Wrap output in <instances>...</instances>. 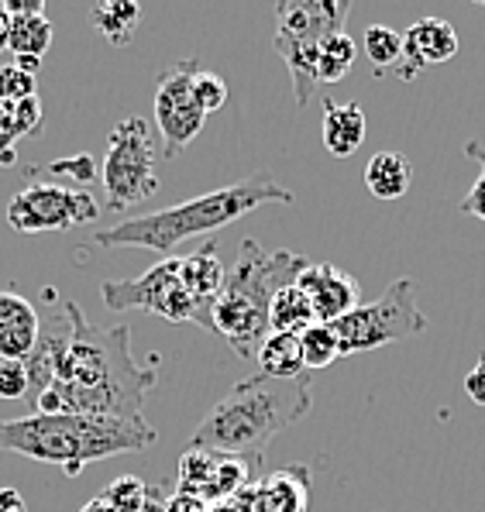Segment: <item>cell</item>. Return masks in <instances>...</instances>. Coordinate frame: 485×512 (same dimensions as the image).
Here are the masks:
<instances>
[{
    "label": "cell",
    "mask_w": 485,
    "mask_h": 512,
    "mask_svg": "<svg viewBox=\"0 0 485 512\" xmlns=\"http://www.w3.org/2000/svg\"><path fill=\"white\" fill-rule=\"evenodd\" d=\"M100 499L114 512H138L148 499V482H142L138 475H121L100 492Z\"/></svg>",
    "instance_id": "obj_28"
},
{
    "label": "cell",
    "mask_w": 485,
    "mask_h": 512,
    "mask_svg": "<svg viewBox=\"0 0 485 512\" xmlns=\"http://www.w3.org/2000/svg\"><path fill=\"white\" fill-rule=\"evenodd\" d=\"M14 141H18V135H14L11 124H7V107H0V155L11 152Z\"/></svg>",
    "instance_id": "obj_40"
},
{
    "label": "cell",
    "mask_w": 485,
    "mask_h": 512,
    "mask_svg": "<svg viewBox=\"0 0 485 512\" xmlns=\"http://www.w3.org/2000/svg\"><path fill=\"white\" fill-rule=\"evenodd\" d=\"M314 324H317V313H314V306H310V299L303 296V289L296 286V282L286 289H279L269 306V330L300 337L303 330H310Z\"/></svg>",
    "instance_id": "obj_21"
},
{
    "label": "cell",
    "mask_w": 485,
    "mask_h": 512,
    "mask_svg": "<svg viewBox=\"0 0 485 512\" xmlns=\"http://www.w3.org/2000/svg\"><path fill=\"white\" fill-rule=\"evenodd\" d=\"M314 409L310 375L269 378L252 375L234 382L214 403L200 427L193 430V444L203 451L238 454V458H262L265 447L286 433L293 423Z\"/></svg>",
    "instance_id": "obj_2"
},
{
    "label": "cell",
    "mask_w": 485,
    "mask_h": 512,
    "mask_svg": "<svg viewBox=\"0 0 485 512\" xmlns=\"http://www.w3.org/2000/svg\"><path fill=\"white\" fill-rule=\"evenodd\" d=\"M465 392L475 406H485V358L465 375Z\"/></svg>",
    "instance_id": "obj_36"
},
{
    "label": "cell",
    "mask_w": 485,
    "mask_h": 512,
    "mask_svg": "<svg viewBox=\"0 0 485 512\" xmlns=\"http://www.w3.org/2000/svg\"><path fill=\"white\" fill-rule=\"evenodd\" d=\"M255 361H258V375H269V378L307 375L303 351H300V337L296 334H276V330H269V337L262 341Z\"/></svg>",
    "instance_id": "obj_20"
},
{
    "label": "cell",
    "mask_w": 485,
    "mask_h": 512,
    "mask_svg": "<svg viewBox=\"0 0 485 512\" xmlns=\"http://www.w3.org/2000/svg\"><path fill=\"white\" fill-rule=\"evenodd\" d=\"M100 207L86 189H69L59 183H31L7 203V224L18 234L69 231V227L93 224Z\"/></svg>",
    "instance_id": "obj_9"
},
{
    "label": "cell",
    "mask_w": 485,
    "mask_h": 512,
    "mask_svg": "<svg viewBox=\"0 0 485 512\" xmlns=\"http://www.w3.org/2000/svg\"><path fill=\"white\" fill-rule=\"evenodd\" d=\"M365 141V110L358 104H324V148L334 159H348Z\"/></svg>",
    "instance_id": "obj_18"
},
{
    "label": "cell",
    "mask_w": 485,
    "mask_h": 512,
    "mask_svg": "<svg viewBox=\"0 0 485 512\" xmlns=\"http://www.w3.org/2000/svg\"><path fill=\"white\" fill-rule=\"evenodd\" d=\"M296 286L314 306L317 324H334V320L348 317L351 310L362 306V286L355 282V275H348L331 262H310L300 272Z\"/></svg>",
    "instance_id": "obj_13"
},
{
    "label": "cell",
    "mask_w": 485,
    "mask_h": 512,
    "mask_svg": "<svg viewBox=\"0 0 485 512\" xmlns=\"http://www.w3.org/2000/svg\"><path fill=\"white\" fill-rule=\"evenodd\" d=\"M166 488L162 485H148V499H145V506L138 509V512H166Z\"/></svg>",
    "instance_id": "obj_39"
},
{
    "label": "cell",
    "mask_w": 485,
    "mask_h": 512,
    "mask_svg": "<svg viewBox=\"0 0 485 512\" xmlns=\"http://www.w3.org/2000/svg\"><path fill=\"white\" fill-rule=\"evenodd\" d=\"M365 55L375 69H396L403 55V35L386 25H372L365 31Z\"/></svg>",
    "instance_id": "obj_27"
},
{
    "label": "cell",
    "mask_w": 485,
    "mask_h": 512,
    "mask_svg": "<svg viewBox=\"0 0 485 512\" xmlns=\"http://www.w3.org/2000/svg\"><path fill=\"white\" fill-rule=\"evenodd\" d=\"M38 341V310L25 296L0 289V358L25 361Z\"/></svg>",
    "instance_id": "obj_17"
},
{
    "label": "cell",
    "mask_w": 485,
    "mask_h": 512,
    "mask_svg": "<svg viewBox=\"0 0 485 512\" xmlns=\"http://www.w3.org/2000/svg\"><path fill=\"white\" fill-rule=\"evenodd\" d=\"M403 35L417 45V52L424 55L427 66H434V62H448L458 55V31L441 18H420L417 25H410Z\"/></svg>",
    "instance_id": "obj_22"
},
{
    "label": "cell",
    "mask_w": 485,
    "mask_h": 512,
    "mask_svg": "<svg viewBox=\"0 0 485 512\" xmlns=\"http://www.w3.org/2000/svg\"><path fill=\"white\" fill-rule=\"evenodd\" d=\"M52 45V25L49 18H14L7 31V49L14 55H38L42 59Z\"/></svg>",
    "instance_id": "obj_25"
},
{
    "label": "cell",
    "mask_w": 485,
    "mask_h": 512,
    "mask_svg": "<svg viewBox=\"0 0 485 512\" xmlns=\"http://www.w3.org/2000/svg\"><path fill=\"white\" fill-rule=\"evenodd\" d=\"M155 440H159V433L148 423L100 420V416L31 413L21 420H0V451L56 464L66 478H76L90 461L145 451Z\"/></svg>",
    "instance_id": "obj_4"
},
{
    "label": "cell",
    "mask_w": 485,
    "mask_h": 512,
    "mask_svg": "<svg viewBox=\"0 0 485 512\" xmlns=\"http://www.w3.org/2000/svg\"><path fill=\"white\" fill-rule=\"evenodd\" d=\"M155 135L145 117H121L107 135V155L100 165L107 210H128L159 189L155 172Z\"/></svg>",
    "instance_id": "obj_8"
},
{
    "label": "cell",
    "mask_w": 485,
    "mask_h": 512,
    "mask_svg": "<svg viewBox=\"0 0 485 512\" xmlns=\"http://www.w3.org/2000/svg\"><path fill=\"white\" fill-rule=\"evenodd\" d=\"M28 97H35V76H28L14 62L11 66H0V107H14Z\"/></svg>",
    "instance_id": "obj_30"
},
{
    "label": "cell",
    "mask_w": 485,
    "mask_h": 512,
    "mask_svg": "<svg viewBox=\"0 0 485 512\" xmlns=\"http://www.w3.org/2000/svg\"><path fill=\"white\" fill-rule=\"evenodd\" d=\"M197 73V59H179L176 66H169L159 76V86H155V124H159L162 141H166V159H176L207 124V114L197 107L190 90Z\"/></svg>",
    "instance_id": "obj_10"
},
{
    "label": "cell",
    "mask_w": 485,
    "mask_h": 512,
    "mask_svg": "<svg viewBox=\"0 0 485 512\" xmlns=\"http://www.w3.org/2000/svg\"><path fill=\"white\" fill-rule=\"evenodd\" d=\"M358 59V45L351 35H334L327 38L324 45H320V59H317V83H341L344 76L351 73V66H355Z\"/></svg>",
    "instance_id": "obj_24"
},
{
    "label": "cell",
    "mask_w": 485,
    "mask_h": 512,
    "mask_svg": "<svg viewBox=\"0 0 485 512\" xmlns=\"http://www.w3.org/2000/svg\"><path fill=\"white\" fill-rule=\"evenodd\" d=\"M31 392L28 365L18 358H0V399H25Z\"/></svg>",
    "instance_id": "obj_32"
},
{
    "label": "cell",
    "mask_w": 485,
    "mask_h": 512,
    "mask_svg": "<svg viewBox=\"0 0 485 512\" xmlns=\"http://www.w3.org/2000/svg\"><path fill=\"white\" fill-rule=\"evenodd\" d=\"M7 31H11V18L0 11V49H7Z\"/></svg>",
    "instance_id": "obj_44"
},
{
    "label": "cell",
    "mask_w": 485,
    "mask_h": 512,
    "mask_svg": "<svg viewBox=\"0 0 485 512\" xmlns=\"http://www.w3.org/2000/svg\"><path fill=\"white\" fill-rule=\"evenodd\" d=\"M0 512H28L18 488H0Z\"/></svg>",
    "instance_id": "obj_38"
},
{
    "label": "cell",
    "mask_w": 485,
    "mask_h": 512,
    "mask_svg": "<svg viewBox=\"0 0 485 512\" xmlns=\"http://www.w3.org/2000/svg\"><path fill=\"white\" fill-rule=\"evenodd\" d=\"M413 183V165L403 152H375L365 165V186L375 200H400Z\"/></svg>",
    "instance_id": "obj_19"
},
{
    "label": "cell",
    "mask_w": 485,
    "mask_h": 512,
    "mask_svg": "<svg viewBox=\"0 0 485 512\" xmlns=\"http://www.w3.org/2000/svg\"><path fill=\"white\" fill-rule=\"evenodd\" d=\"M73 337L56 365V378L35 396L42 416H100L145 423V392L159 382V368L138 365L128 327H97L80 303H66Z\"/></svg>",
    "instance_id": "obj_1"
},
{
    "label": "cell",
    "mask_w": 485,
    "mask_h": 512,
    "mask_svg": "<svg viewBox=\"0 0 485 512\" xmlns=\"http://www.w3.org/2000/svg\"><path fill=\"white\" fill-rule=\"evenodd\" d=\"M80 512H114V509L107 506V502L100 499V495H93L90 502H83V509H80Z\"/></svg>",
    "instance_id": "obj_42"
},
{
    "label": "cell",
    "mask_w": 485,
    "mask_h": 512,
    "mask_svg": "<svg viewBox=\"0 0 485 512\" xmlns=\"http://www.w3.org/2000/svg\"><path fill=\"white\" fill-rule=\"evenodd\" d=\"M138 21H142V7L131 0H104L93 7V25L111 45H128L135 38Z\"/></svg>",
    "instance_id": "obj_23"
},
{
    "label": "cell",
    "mask_w": 485,
    "mask_h": 512,
    "mask_svg": "<svg viewBox=\"0 0 485 512\" xmlns=\"http://www.w3.org/2000/svg\"><path fill=\"white\" fill-rule=\"evenodd\" d=\"M49 169V176H66V179H73V183H93V179L100 176V169H97V162L90 159V155H69V159H59V162H52V165H45Z\"/></svg>",
    "instance_id": "obj_34"
},
{
    "label": "cell",
    "mask_w": 485,
    "mask_h": 512,
    "mask_svg": "<svg viewBox=\"0 0 485 512\" xmlns=\"http://www.w3.org/2000/svg\"><path fill=\"white\" fill-rule=\"evenodd\" d=\"M258 468H262V458H238V454H217L203 451V447H190L179 458L176 488L172 492L200 495L210 506V502L234 499L241 488L255 485Z\"/></svg>",
    "instance_id": "obj_11"
},
{
    "label": "cell",
    "mask_w": 485,
    "mask_h": 512,
    "mask_svg": "<svg viewBox=\"0 0 485 512\" xmlns=\"http://www.w3.org/2000/svg\"><path fill=\"white\" fill-rule=\"evenodd\" d=\"M300 351H303V365H307V372L331 368L334 361L341 358L338 334H334L331 324H314L310 330H303L300 334Z\"/></svg>",
    "instance_id": "obj_26"
},
{
    "label": "cell",
    "mask_w": 485,
    "mask_h": 512,
    "mask_svg": "<svg viewBox=\"0 0 485 512\" xmlns=\"http://www.w3.org/2000/svg\"><path fill=\"white\" fill-rule=\"evenodd\" d=\"M465 152L482 165V172H479V179H475L472 193L461 200V214H468V217H475V220H485V148L479 145V141H468Z\"/></svg>",
    "instance_id": "obj_33"
},
{
    "label": "cell",
    "mask_w": 485,
    "mask_h": 512,
    "mask_svg": "<svg viewBox=\"0 0 485 512\" xmlns=\"http://www.w3.org/2000/svg\"><path fill=\"white\" fill-rule=\"evenodd\" d=\"M348 14V0H283V4H276V38L320 45L341 35Z\"/></svg>",
    "instance_id": "obj_12"
},
{
    "label": "cell",
    "mask_w": 485,
    "mask_h": 512,
    "mask_svg": "<svg viewBox=\"0 0 485 512\" xmlns=\"http://www.w3.org/2000/svg\"><path fill=\"white\" fill-rule=\"evenodd\" d=\"M210 506L200 495H186V492H172L166 499V512H207Z\"/></svg>",
    "instance_id": "obj_37"
},
{
    "label": "cell",
    "mask_w": 485,
    "mask_h": 512,
    "mask_svg": "<svg viewBox=\"0 0 485 512\" xmlns=\"http://www.w3.org/2000/svg\"><path fill=\"white\" fill-rule=\"evenodd\" d=\"M307 258L286 248H262V241H241L224 289L214 303V334L228 341L238 358H255L269 337V306L279 289L293 286L307 269Z\"/></svg>",
    "instance_id": "obj_5"
},
{
    "label": "cell",
    "mask_w": 485,
    "mask_h": 512,
    "mask_svg": "<svg viewBox=\"0 0 485 512\" xmlns=\"http://www.w3.org/2000/svg\"><path fill=\"white\" fill-rule=\"evenodd\" d=\"M69 337H73V324H69L66 303H52L49 313L38 317V341L25 358L28 385H31L35 396L45 389V385H52V378H56V365L69 348Z\"/></svg>",
    "instance_id": "obj_14"
},
{
    "label": "cell",
    "mask_w": 485,
    "mask_h": 512,
    "mask_svg": "<svg viewBox=\"0 0 485 512\" xmlns=\"http://www.w3.org/2000/svg\"><path fill=\"white\" fill-rule=\"evenodd\" d=\"M0 11L7 14V18H42L45 14V0H7V4H0Z\"/></svg>",
    "instance_id": "obj_35"
},
{
    "label": "cell",
    "mask_w": 485,
    "mask_h": 512,
    "mask_svg": "<svg viewBox=\"0 0 485 512\" xmlns=\"http://www.w3.org/2000/svg\"><path fill=\"white\" fill-rule=\"evenodd\" d=\"M224 279H228V272H224L221 251H217V238H207L197 251L179 258V282L207 310H214L217 296L224 289Z\"/></svg>",
    "instance_id": "obj_16"
},
{
    "label": "cell",
    "mask_w": 485,
    "mask_h": 512,
    "mask_svg": "<svg viewBox=\"0 0 485 512\" xmlns=\"http://www.w3.org/2000/svg\"><path fill=\"white\" fill-rule=\"evenodd\" d=\"M193 100H197V107L203 114H214V110H221L228 104V83L221 80V76L207 73V69H200L197 76H193Z\"/></svg>",
    "instance_id": "obj_29"
},
{
    "label": "cell",
    "mask_w": 485,
    "mask_h": 512,
    "mask_svg": "<svg viewBox=\"0 0 485 512\" xmlns=\"http://www.w3.org/2000/svg\"><path fill=\"white\" fill-rule=\"evenodd\" d=\"M100 296L104 306L114 313L142 310L152 317H162L169 324H197L214 334V310L197 303L179 282V258H166V262L152 265L138 279H107L100 282Z\"/></svg>",
    "instance_id": "obj_7"
},
{
    "label": "cell",
    "mask_w": 485,
    "mask_h": 512,
    "mask_svg": "<svg viewBox=\"0 0 485 512\" xmlns=\"http://www.w3.org/2000/svg\"><path fill=\"white\" fill-rule=\"evenodd\" d=\"M14 66L25 69L28 76H35L38 69H42V59H38V55H14Z\"/></svg>",
    "instance_id": "obj_41"
},
{
    "label": "cell",
    "mask_w": 485,
    "mask_h": 512,
    "mask_svg": "<svg viewBox=\"0 0 485 512\" xmlns=\"http://www.w3.org/2000/svg\"><path fill=\"white\" fill-rule=\"evenodd\" d=\"M296 196L286 186L272 183L265 176L241 179V183L221 186L214 193H203L197 200L176 203L169 210H155V214H142L135 220H117L111 227L93 231V244L100 248H145L169 255L176 244L197 234H214L221 227L234 224L252 210L265 207V203H293Z\"/></svg>",
    "instance_id": "obj_3"
},
{
    "label": "cell",
    "mask_w": 485,
    "mask_h": 512,
    "mask_svg": "<svg viewBox=\"0 0 485 512\" xmlns=\"http://www.w3.org/2000/svg\"><path fill=\"white\" fill-rule=\"evenodd\" d=\"M7 124H11V131L18 138L35 135V131L42 128V100H38V93L28 100H21V104L7 107Z\"/></svg>",
    "instance_id": "obj_31"
},
{
    "label": "cell",
    "mask_w": 485,
    "mask_h": 512,
    "mask_svg": "<svg viewBox=\"0 0 485 512\" xmlns=\"http://www.w3.org/2000/svg\"><path fill=\"white\" fill-rule=\"evenodd\" d=\"M207 512H241L238 499H224V502H210Z\"/></svg>",
    "instance_id": "obj_43"
},
{
    "label": "cell",
    "mask_w": 485,
    "mask_h": 512,
    "mask_svg": "<svg viewBox=\"0 0 485 512\" xmlns=\"http://www.w3.org/2000/svg\"><path fill=\"white\" fill-rule=\"evenodd\" d=\"M331 327L338 334L341 358H351V354L386 348V344L406 341V337H420L430 327V320L420 313L413 282L396 279L375 303H362L348 317L334 320Z\"/></svg>",
    "instance_id": "obj_6"
},
{
    "label": "cell",
    "mask_w": 485,
    "mask_h": 512,
    "mask_svg": "<svg viewBox=\"0 0 485 512\" xmlns=\"http://www.w3.org/2000/svg\"><path fill=\"white\" fill-rule=\"evenodd\" d=\"M310 482H314V475H310L307 464H286V468L258 478L255 509L258 512H307Z\"/></svg>",
    "instance_id": "obj_15"
}]
</instances>
